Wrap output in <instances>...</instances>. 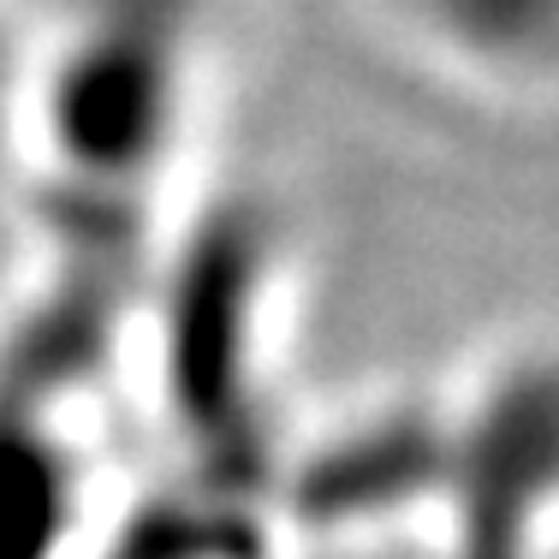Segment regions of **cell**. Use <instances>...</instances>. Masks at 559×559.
Instances as JSON below:
<instances>
[{
  "label": "cell",
  "mask_w": 559,
  "mask_h": 559,
  "mask_svg": "<svg viewBox=\"0 0 559 559\" xmlns=\"http://www.w3.org/2000/svg\"><path fill=\"white\" fill-rule=\"evenodd\" d=\"M66 530V471L43 435L0 429V559H48Z\"/></svg>",
  "instance_id": "cell-1"
}]
</instances>
